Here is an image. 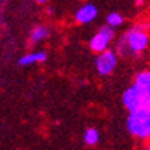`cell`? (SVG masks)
I'll list each match as a JSON object with an SVG mask.
<instances>
[{"instance_id":"cell-5","label":"cell","mask_w":150,"mask_h":150,"mask_svg":"<svg viewBox=\"0 0 150 150\" xmlns=\"http://www.w3.org/2000/svg\"><path fill=\"white\" fill-rule=\"evenodd\" d=\"M114 39V28L109 26V25H105L98 30L96 35L91 37L90 40V50L99 54L102 51L108 50L109 43Z\"/></svg>"},{"instance_id":"cell-1","label":"cell","mask_w":150,"mask_h":150,"mask_svg":"<svg viewBox=\"0 0 150 150\" xmlns=\"http://www.w3.org/2000/svg\"><path fill=\"white\" fill-rule=\"evenodd\" d=\"M150 36L143 25H135L129 28L123 36L120 37L116 50L120 55L127 57L129 54L138 55L149 47Z\"/></svg>"},{"instance_id":"cell-14","label":"cell","mask_w":150,"mask_h":150,"mask_svg":"<svg viewBox=\"0 0 150 150\" xmlns=\"http://www.w3.org/2000/svg\"><path fill=\"white\" fill-rule=\"evenodd\" d=\"M146 150H150V145H149V146H147V147H146Z\"/></svg>"},{"instance_id":"cell-4","label":"cell","mask_w":150,"mask_h":150,"mask_svg":"<svg viewBox=\"0 0 150 150\" xmlns=\"http://www.w3.org/2000/svg\"><path fill=\"white\" fill-rule=\"evenodd\" d=\"M117 66V54L116 51L113 50H105L102 52L98 54L95 59V69L96 73L102 76V77H106L113 73V70Z\"/></svg>"},{"instance_id":"cell-10","label":"cell","mask_w":150,"mask_h":150,"mask_svg":"<svg viewBox=\"0 0 150 150\" xmlns=\"http://www.w3.org/2000/svg\"><path fill=\"white\" fill-rule=\"evenodd\" d=\"M84 142H86V145L88 146H94L96 145L98 142H99V132L98 129L95 128H87L86 131H84V137H83Z\"/></svg>"},{"instance_id":"cell-6","label":"cell","mask_w":150,"mask_h":150,"mask_svg":"<svg viewBox=\"0 0 150 150\" xmlns=\"http://www.w3.org/2000/svg\"><path fill=\"white\" fill-rule=\"evenodd\" d=\"M98 17V8L95 4L92 3H87L79 7L77 11L74 13V21L80 25H86V23L92 22L94 19Z\"/></svg>"},{"instance_id":"cell-13","label":"cell","mask_w":150,"mask_h":150,"mask_svg":"<svg viewBox=\"0 0 150 150\" xmlns=\"http://www.w3.org/2000/svg\"><path fill=\"white\" fill-rule=\"evenodd\" d=\"M35 1H37V3H46L47 0H35Z\"/></svg>"},{"instance_id":"cell-3","label":"cell","mask_w":150,"mask_h":150,"mask_svg":"<svg viewBox=\"0 0 150 150\" xmlns=\"http://www.w3.org/2000/svg\"><path fill=\"white\" fill-rule=\"evenodd\" d=\"M121 102H123V106L128 112H134V110L143 109V108H150L149 100L146 99V96L142 94V91L135 84L129 86L123 92Z\"/></svg>"},{"instance_id":"cell-9","label":"cell","mask_w":150,"mask_h":150,"mask_svg":"<svg viewBox=\"0 0 150 150\" xmlns=\"http://www.w3.org/2000/svg\"><path fill=\"white\" fill-rule=\"evenodd\" d=\"M50 35L48 32V28L43 26V25H39V26H35L30 30V35H29V41L30 43H39V41H43L44 39H47Z\"/></svg>"},{"instance_id":"cell-15","label":"cell","mask_w":150,"mask_h":150,"mask_svg":"<svg viewBox=\"0 0 150 150\" xmlns=\"http://www.w3.org/2000/svg\"><path fill=\"white\" fill-rule=\"evenodd\" d=\"M0 22H1V17H0Z\"/></svg>"},{"instance_id":"cell-7","label":"cell","mask_w":150,"mask_h":150,"mask_svg":"<svg viewBox=\"0 0 150 150\" xmlns=\"http://www.w3.org/2000/svg\"><path fill=\"white\" fill-rule=\"evenodd\" d=\"M135 86L142 91V94L146 96V99L150 103V70H142L135 76L134 83Z\"/></svg>"},{"instance_id":"cell-12","label":"cell","mask_w":150,"mask_h":150,"mask_svg":"<svg viewBox=\"0 0 150 150\" xmlns=\"http://www.w3.org/2000/svg\"><path fill=\"white\" fill-rule=\"evenodd\" d=\"M135 4H137V6H142V4H143V0H137V1H135Z\"/></svg>"},{"instance_id":"cell-8","label":"cell","mask_w":150,"mask_h":150,"mask_svg":"<svg viewBox=\"0 0 150 150\" xmlns=\"http://www.w3.org/2000/svg\"><path fill=\"white\" fill-rule=\"evenodd\" d=\"M47 59L46 51H32V52H28V54L22 55L18 59V65L19 66H29L33 64H41Z\"/></svg>"},{"instance_id":"cell-11","label":"cell","mask_w":150,"mask_h":150,"mask_svg":"<svg viewBox=\"0 0 150 150\" xmlns=\"http://www.w3.org/2000/svg\"><path fill=\"white\" fill-rule=\"evenodd\" d=\"M124 17L120 13H110L106 17V25H109L112 28H118L120 25H123Z\"/></svg>"},{"instance_id":"cell-2","label":"cell","mask_w":150,"mask_h":150,"mask_svg":"<svg viewBox=\"0 0 150 150\" xmlns=\"http://www.w3.org/2000/svg\"><path fill=\"white\" fill-rule=\"evenodd\" d=\"M128 132L139 139L150 138V108L129 112L127 117Z\"/></svg>"}]
</instances>
